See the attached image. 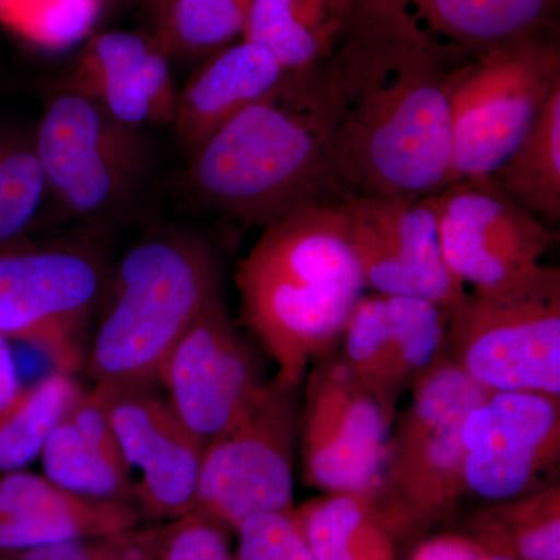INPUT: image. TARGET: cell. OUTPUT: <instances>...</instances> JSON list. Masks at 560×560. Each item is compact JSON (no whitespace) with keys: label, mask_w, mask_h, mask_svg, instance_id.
Returning a JSON list of instances; mask_svg holds the SVG:
<instances>
[{"label":"cell","mask_w":560,"mask_h":560,"mask_svg":"<svg viewBox=\"0 0 560 560\" xmlns=\"http://www.w3.org/2000/svg\"><path fill=\"white\" fill-rule=\"evenodd\" d=\"M455 69L411 32L352 11L319 66L346 197L420 200L447 186Z\"/></svg>","instance_id":"1"},{"label":"cell","mask_w":560,"mask_h":560,"mask_svg":"<svg viewBox=\"0 0 560 560\" xmlns=\"http://www.w3.org/2000/svg\"><path fill=\"white\" fill-rule=\"evenodd\" d=\"M187 183L206 208L265 230L311 206L348 200L319 68L289 73L190 154Z\"/></svg>","instance_id":"2"},{"label":"cell","mask_w":560,"mask_h":560,"mask_svg":"<svg viewBox=\"0 0 560 560\" xmlns=\"http://www.w3.org/2000/svg\"><path fill=\"white\" fill-rule=\"evenodd\" d=\"M340 205L300 209L265 228L235 272L243 324L275 360L276 381L291 388L340 348L368 291Z\"/></svg>","instance_id":"3"},{"label":"cell","mask_w":560,"mask_h":560,"mask_svg":"<svg viewBox=\"0 0 560 560\" xmlns=\"http://www.w3.org/2000/svg\"><path fill=\"white\" fill-rule=\"evenodd\" d=\"M221 296L215 254L201 238L162 234L138 243L117 270L90 355L110 385H150L176 342Z\"/></svg>","instance_id":"4"},{"label":"cell","mask_w":560,"mask_h":560,"mask_svg":"<svg viewBox=\"0 0 560 560\" xmlns=\"http://www.w3.org/2000/svg\"><path fill=\"white\" fill-rule=\"evenodd\" d=\"M394 420L375 512L390 536L429 529L455 510L464 485V423L489 390L471 381L447 350L410 389Z\"/></svg>","instance_id":"5"},{"label":"cell","mask_w":560,"mask_h":560,"mask_svg":"<svg viewBox=\"0 0 560 560\" xmlns=\"http://www.w3.org/2000/svg\"><path fill=\"white\" fill-rule=\"evenodd\" d=\"M447 353L486 390L560 396V271L466 290L448 312Z\"/></svg>","instance_id":"6"},{"label":"cell","mask_w":560,"mask_h":560,"mask_svg":"<svg viewBox=\"0 0 560 560\" xmlns=\"http://www.w3.org/2000/svg\"><path fill=\"white\" fill-rule=\"evenodd\" d=\"M560 86L556 28L488 51L453 72L448 183L488 180Z\"/></svg>","instance_id":"7"},{"label":"cell","mask_w":560,"mask_h":560,"mask_svg":"<svg viewBox=\"0 0 560 560\" xmlns=\"http://www.w3.org/2000/svg\"><path fill=\"white\" fill-rule=\"evenodd\" d=\"M301 389L270 378L230 430L206 444L191 511L226 529L294 504Z\"/></svg>","instance_id":"8"},{"label":"cell","mask_w":560,"mask_h":560,"mask_svg":"<svg viewBox=\"0 0 560 560\" xmlns=\"http://www.w3.org/2000/svg\"><path fill=\"white\" fill-rule=\"evenodd\" d=\"M302 386V481L324 493H350L374 503L396 412L355 377L340 348L316 360Z\"/></svg>","instance_id":"9"},{"label":"cell","mask_w":560,"mask_h":560,"mask_svg":"<svg viewBox=\"0 0 560 560\" xmlns=\"http://www.w3.org/2000/svg\"><path fill=\"white\" fill-rule=\"evenodd\" d=\"M35 151L50 194L80 217L108 215L127 205L149 161L140 130L68 90L47 106Z\"/></svg>","instance_id":"10"},{"label":"cell","mask_w":560,"mask_h":560,"mask_svg":"<svg viewBox=\"0 0 560 560\" xmlns=\"http://www.w3.org/2000/svg\"><path fill=\"white\" fill-rule=\"evenodd\" d=\"M429 200L442 256L466 290L503 289L530 278L559 241L558 228L541 223L489 180H456Z\"/></svg>","instance_id":"11"},{"label":"cell","mask_w":560,"mask_h":560,"mask_svg":"<svg viewBox=\"0 0 560 560\" xmlns=\"http://www.w3.org/2000/svg\"><path fill=\"white\" fill-rule=\"evenodd\" d=\"M102 289L101 265L83 250L0 254V334L40 350L70 375L83 360L80 335Z\"/></svg>","instance_id":"12"},{"label":"cell","mask_w":560,"mask_h":560,"mask_svg":"<svg viewBox=\"0 0 560 560\" xmlns=\"http://www.w3.org/2000/svg\"><path fill=\"white\" fill-rule=\"evenodd\" d=\"M158 378L180 422L205 444L230 430L268 382L221 296L184 331Z\"/></svg>","instance_id":"13"},{"label":"cell","mask_w":560,"mask_h":560,"mask_svg":"<svg viewBox=\"0 0 560 560\" xmlns=\"http://www.w3.org/2000/svg\"><path fill=\"white\" fill-rule=\"evenodd\" d=\"M340 208L368 291L458 304L466 287L442 256L429 197H352Z\"/></svg>","instance_id":"14"},{"label":"cell","mask_w":560,"mask_h":560,"mask_svg":"<svg viewBox=\"0 0 560 560\" xmlns=\"http://www.w3.org/2000/svg\"><path fill=\"white\" fill-rule=\"evenodd\" d=\"M464 485L500 503L539 489L560 459V396L489 390L464 423Z\"/></svg>","instance_id":"15"},{"label":"cell","mask_w":560,"mask_h":560,"mask_svg":"<svg viewBox=\"0 0 560 560\" xmlns=\"http://www.w3.org/2000/svg\"><path fill=\"white\" fill-rule=\"evenodd\" d=\"M448 312L420 298L366 291L342 331V359L355 377L396 412L400 397L447 350Z\"/></svg>","instance_id":"16"},{"label":"cell","mask_w":560,"mask_h":560,"mask_svg":"<svg viewBox=\"0 0 560 560\" xmlns=\"http://www.w3.org/2000/svg\"><path fill=\"white\" fill-rule=\"evenodd\" d=\"M109 420L121 458L142 471L136 500L153 518L191 511L206 444L150 385H110Z\"/></svg>","instance_id":"17"},{"label":"cell","mask_w":560,"mask_h":560,"mask_svg":"<svg viewBox=\"0 0 560 560\" xmlns=\"http://www.w3.org/2000/svg\"><path fill=\"white\" fill-rule=\"evenodd\" d=\"M353 13L418 36L453 68L558 25L559 0H352Z\"/></svg>","instance_id":"18"},{"label":"cell","mask_w":560,"mask_h":560,"mask_svg":"<svg viewBox=\"0 0 560 560\" xmlns=\"http://www.w3.org/2000/svg\"><path fill=\"white\" fill-rule=\"evenodd\" d=\"M66 90L97 103L135 130L173 125L179 92L171 58L156 39L125 31L92 36L70 70Z\"/></svg>","instance_id":"19"},{"label":"cell","mask_w":560,"mask_h":560,"mask_svg":"<svg viewBox=\"0 0 560 560\" xmlns=\"http://www.w3.org/2000/svg\"><path fill=\"white\" fill-rule=\"evenodd\" d=\"M138 522L131 504L75 495L22 470L0 475V558L60 541L117 536Z\"/></svg>","instance_id":"20"},{"label":"cell","mask_w":560,"mask_h":560,"mask_svg":"<svg viewBox=\"0 0 560 560\" xmlns=\"http://www.w3.org/2000/svg\"><path fill=\"white\" fill-rule=\"evenodd\" d=\"M289 77L270 50L242 39L206 60L178 92L175 127L194 153L228 121L272 94Z\"/></svg>","instance_id":"21"},{"label":"cell","mask_w":560,"mask_h":560,"mask_svg":"<svg viewBox=\"0 0 560 560\" xmlns=\"http://www.w3.org/2000/svg\"><path fill=\"white\" fill-rule=\"evenodd\" d=\"M352 0H254L242 39L259 44L289 73L324 65L345 35Z\"/></svg>","instance_id":"22"},{"label":"cell","mask_w":560,"mask_h":560,"mask_svg":"<svg viewBox=\"0 0 560 560\" xmlns=\"http://www.w3.org/2000/svg\"><path fill=\"white\" fill-rule=\"evenodd\" d=\"M504 197L548 226L560 224V86L525 138L488 179Z\"/></svg>","instance_id":"23"},{"label":"cell","mask_w":560,"mask_h":560,"mask_svg":"<svg viewBox=\"0 0 560 560\" xmlns=\"http://www.w3.org/2000/svg\"><path fill=\"white\" fill-rule=\"evenodd\" d=\"M291 512L315 560H396L394 537L363 497L324 493Z\"/></svg>","instance_id":"24"},{"label":"cell","mask_w":560,"mask_h":560,"mask_svg":"<svg viewBox=\"0 0 560 560\" xmlns=\"http://www.w3.org/2000/svg\"><path fill=\"white\" fill-rule=\"evenodd\" d=\"M471 539L515 560H560V486L500 501L475 514Z\"/></svg>","instance_id":"25"},{"label":"cell","mask_w":560,"mask_h":560,"mask_svg":"<svg viewBox=\"0 0 560 560\" xmlns=\"http://www.w3.org/2000/svg\"><path fill=\"white\" fill-rule=\"evenodd\" d=\"M80 396L75 382L65 372L21 388L0 410V475L20 471L38 458L51 431Z\"/></svg>","instance_id":"26"},{"label":"cell","mask_w":560,"mask_h":560,"mask_svg":"<svg viewBox=\"0 0 560 560\" xmlns=\"http://www.w3.org/2000/svg\"><path fill=\"white\" fill-rule=\"evenodd\" d=\"M254 0H168L153 38L168 58H208L242 38Z\"/></svg>","instance_id":"27"},{"label":"cell","mask_w":560,"mask_h":560,"mask_svg":"<svg viewBox=\"0 0 560 560\" xmlns=\"http://www.w3.org/2000/svg\"><path fill=\"white\" fill-rule=\"evenodd\" d=\"M40 456L47 480L75 495L125 504L136 499L128 469L92 448L68 416L51 431Z\"/></svg>","instance_id":"28"},{"label":"cell","mask_w":560,"mask_h":560,"mask_svg":"<svg viewBox=\"0 0 560 560\" xmlns=\"http://www.w3.org/2000/svg\"><path fill=\"white\" fill-rule=\"evenodd\" d=\"M47 191L35 145L0 156V242L16 237L32 223Z\"/></svg>","instance_id":"29"},{"label":"cell","mask_w":560,"mask_h":560,"mask_svg":"<svg viewBox=\"0 0 560 560\" xmlns=\"http://www.w3.org/2000/svg\"><path fill=\"white\" fill-rule=\"evenodd\" d=\"M291 511L246 518L237 528L235 560H315Z\"/></svg>","instance_id":"30"},{"label":"cell","mask_w":560,"mask_h":560,"mask_svg":"<svg viewBox=\"0 0 560 560\" xmlns=\"http://www.w3.org/2000/svg\"><path fill=\"white\" fill-rule=\"evenodd\" d=\"M153 560H235L226 539V528L198 512L175 518L158 530Z\"/></svg>","instance_id":"31"},{"label":"cell","mask_w":560,"mask_h":560,"mask_svg":"<svg viewBox=\"0 0 560 560\" xmlns=\"http://www.w3.org/2000/svg\"><path fill=\"white\" fill-rule=\"evenodd\" d=\"M156 530L136 533L135 529L117 536L75 539L44 545L0 560H147L153 559Z\"/></svg>","instance_id":"32"},{"label":"cell","mask_w":560,"mask_h":560,"mask_svg":"<svg viewBox=\"0 0 560 560\" xmlns=\"http://www.w3.org/2000/svg\"><path fill=\"white\" fill-rule=\"evenodd\" d=\"M109 390L108 383L98 382L97 388L90 396H80L73 404L68 419L92 448L102 453L110 463L128 469L110 425Z\"/></svg>","instance_id":"33"},{"label":"cell","mask_w":560,"mask_h":560,"mask_svg":"<svg viewBox=\"0 0 560 560\" xmlns=\"http://www.w3.org/2000/svg\"><path fill=\"white\" fill-rule=\"evenodd\" d=\"M488 551L471 539L459 534H442L423 540L408 560H485Z\"/></svg>","instance_id":"34"},{"label":"cell","mask_w":560,"mask_h":560,"mask_svg":"<svg viewBox=\"0 0 560 560\" xmlns=\"http://www.w3.org/2000/svg\"><path fill=\"white\" fill-rule=\"evenodd\" d=\"M22 386L10 340L0 334V410L14 399Z\"/></svg>","instance_id":"35"},{"label":"cell","mask_w":560,"mask_h":560,"mask_svg":"<svg viewBox=\"0 0 560 560\" xmlns=\"http://www.w3.org/2000/svg\"><path fill=\"white\" fill-rule=\"evenodd\" d=\"M24 0H0V13L5 14L7 18H13L16 11L21 9Z\"/></svg>","instance_id":"36"},{"label":"cell","mask_w":560,"mask_h":560,"mask_svg":"<svg viewBox=\"0 0 560 560\" xmlns=\"http://www.w3.org/2000/svg\"><path fill=\"white\" fill-rule=\"evenodd\" d=\"M485 560H515L510 558V556L504 555H495V552H488Z\"/></svg>","instance_id":"37"},{"label":"cell","mask_w":560,"mask_h":560,"mask_svg":"<svg viewBox=\"0 0 560 560\" xmlns=\"http://www.w3.org/2000/svg\"><path fill=\"white\" fill-rule=\"evenodd\" d=\"M168 0H154V7H156V13L158 11H161L164 9L165 5H167Z\"/></svg>","instance_id":"38"},{"label":"cell","mask_w":560,"mask_h":560,"mask_svg":"<svg viewBox=\"0 0 560 560\" xmlns=\"http://www.w3.org/2000/svg\"><path fill=\"white\" fill-rule=\"evenodd\" d=\"M147 560H153V559H147Z\"/></svg>","instance_id":"39"}]
</instances>
